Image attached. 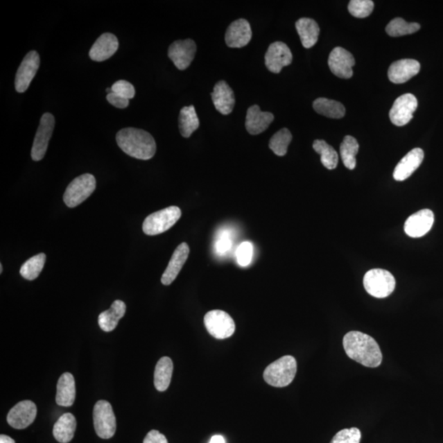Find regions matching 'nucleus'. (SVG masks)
<instances>
[{
    "mask_svg": "<svg viewBox=\"0 0 443 443\" xmlns=\"http://www.w3.org/2000/svg\"><path fill=\"white\" fill-rule=\"evenodd\" d=\"M343 347L348 357L369 368L382 364L383 355L377 342L365 334L352 331L344 336Z\"/></svg>",
    "mask_w": 443,
    "mask_h": 443,
    "instance_id": "nucleus-1",
    "label": "nucleus"
},
{
    "mask_svg": "<svg viewBox=\"0 0 443 443\" xmlns=\"http://www.w3.org/2000/svg\"><path fill=\"white\" fill-rule=\"evenodd\" d=\"M120 149L131 157L148 160L154 157L156 143L145 130L127 128L120 130L116 136Z\"/></svg>",
    "mask_w": 443,
    "mask_h": 443,
    "instance_id": "nucleus-2",
    "label": "nucleus"
},
{
    "mask_svg": "<svg viewBox=\"0 0 443 443\" xmlns=\"http://www.w3.org/2000/svg\"><path fill=\"white\" fill-rule=\"evenodd\" d=\"M297 361L292 356H285L267 367L263 379L275 388H284L292 383L297 374Z\"/></svg>",
    "mask_w": 443,
    "mask_h": 443,
    "instance_id": "nucleus-3",
    "label": "nucleus"
},
{
    "mask_svg": "<svg viewBox=\"0 0 443 443\" xmlns=\"http://www.w3.org/2000/svg\"><path fill=\"white\" fill-rule=\"evenodd\" d=\"M366 292L376 298H386L395 290V277L385 270L374 268L366 272L364 277Z\"/></svg>",
    "mask_w": 443,
    "mask_h": 443,
    "instance_id": "nucleus-4",
    "label": "nucleus"
},
{
    "mask_svg": "<svg viewBox=\"0 0 443 443\" xmlns=\"http://www.w3.org/2000/svg\"><path fill=\"white\" fill-rule=\"evenodd\" d=\"M182 216L181 209L177 207H170L151 214L143 223V232L148 236L162 234L167 232Z\"/></svg>",
    "mask_w": 443,
    "mask_h": 443,
    "instance_id": "nucleus-5",
    "label": "nucleus"
},
{
    "mask_svg": "<svg viewBox=\"0 0 443 443\" xmlns=\"http://www.w3.org/2000/svg\"><path fill=\"white\" fill-rule=\"evenodd\" d=\"M96 188V177L85 173L75 178L67 187L64 200L67 207L75 208L89 198Z\"/></svg>",
    "mask_w": 443,
    "mask_h": 443,
    "instance_id": "nucleus-6",
    "label": "nucleus"
},
{
    "mask_svg": "<svg viewBox=\"0 0 443 443\" xmlns=\"http://www.w3.org/2000/svg\"><path fill=\"white\" fill-rule=\"evenodd\" d=\"M94 427L97 435L103 440H110L116 432V418L109 401H98L94 407Z\"/></svg>",
    "mask_w": 443,
    "mask_h": 443,
    "instance_id": "nucleus-7",
    "label": "nucleus"
},
{
    "mask_svg": "<svg viewBox=\"0 0 443 443\" xmlns=\"http://www.w3.org/2000/svg\"><path fill=\"white\" fill-rule=\"evenodd\" d=\"M204 322L205 328L214 338L226 339L235 333V322L225 311L218 310L209 311L205 315Z\"/></svg>",
    "mask_w": 443,
    "mask_h": 443,
    "instance_id": "nucleus-8",
    "label": "nucleus"
},
{
    "mask_svg": "<svg viewBox=\"0 0 443 443\" xmlns=\"http://www.w3.org/2000/svg\"><path fill=\"white\" fill-rule=\"evenodd\" d=\"M55 126V119L51 114L46 113L42 115L31 150V158L34 161L42 160L46 155Z\"/></svg>",
    "mask_w": 443,
    "mask_h": 443,
    "instance_id": "nucleus-9",
    "label": "nucleus"
},
{
    "mask_svg": "<svg viewBox=\"0 0 443 443\" xmlns=\"http://www.w3.org/2000/svg\"><path fill=\"white\" fill-rule=\"evenodd\" d=\"M417 107V98L412 94H405L397 98L389 113L391 122L397 127L405 126L413 119Z\"/></svg>",
    "mask_w": 443,
    "mask_h": 443,
    "instance_id": "nucleus-10",
    "label": "nucleus"
},
{
    "mask_svg": "<svg viewBox=\"0 0 443 443\" xmlns=\"http://www.w3.org/2000/svg\"><path fill=\"white\" fill-rule=\"evenodd\" d=\"M196 44L191 39L176 40L168 48V55L179 70H185L194 60Z\"/></svg>",
    "mask_w": 443,
    "mask_h": 443,
    "instance_id": "nucleus-11",
    "label": "nucleus"
},
{
    "mask_svg": "<svg viewBox=\"0 0 443 443\" xmlns=\"http://www.w3.org/2000/svg\"><path fill=\"white\" fill-rule=\"evenodd\" d=\"M40 59L37 51H31L22 60L15 78V88L19 93H24L28 89L31 80L39 69Z\"/></svg>",
    "mask_w": 443,
    "mask_h": 443,
    "instance_id": "nucleus-12",
    "label": "nucleus"
},
{
    "mask_svg": "<svg viewBox=\"0 0 443 443\" xmlns=\"http://www.w3.org/2000/svg\"><path fill=\"white\" fill-rule=\"evenodd\" d=\"M356 62L351 53L342 47H336L330 53L329 66L331 71L342 79L351 78Z\"/></svg>",
    "mask_w": 443,
    "mask_h": 443,
    "instance_id": "nucleus-13",
    "label": "nucleus"
},
{
    "mask_svg": "<svg viewBox=\"0 0 443 443\" xmlns=\"http://www.w3.org/2000/svg\"><path fill=\"white\" fill-rule=\"evenodd\" d=\"M293 56L284 42L272 43L266 55V65L272 73H279L284 67L292 64Z\"/></svg>",
    "mask_w": 443,
    "mask_h": 443,
    "instance_id": "nucleus-14",
    "label": "nucleus"
},
{
    "mask_svg": "<svg viewBox=\"0 0 443 443\" xmlns=\"http://www.w3.org/2000/svg\"><path fill=\"white\" fill-rule=\"evenodd\" d=\"M37 415V406L31 401H20L8 414V423L11 427L24 429L34 422Z\"/></svg>",
    "mask_w": 443,
    "mask_h": 443,
    "instance_id": "nucleus-15",
    "label": "nucleus"
},
{
    "mask_svg": "<svg viewBox=\"0 0 443 443\" xmlns=\"http://www.w3.org/2000/svg\"><path fill=\"white\" fill-rule=\"evenodd\" d=\"M434 223V214L431 209H424L406 219L404 230L407 235L418 238L426 235Z\"/></svg>",
    "mask_w": 443,
    "mask_h": 443,
    "instance_id": "nucleus-16",
    "label": "nucleus"
},
{
    "mask_svg": "<svg viewBox=\"0 0 443 443\" xmlns=\"http://www.w3.org/2000/svg\"><path fill=\"white\" fill-rule=\"evenodd\" d=\"M252 37V31L247 20L241 19L232 22L225 34L227 46L243 48L247 46Z\"/></svg>",
    "mask_w": 443,
    "mask_h": 443,
    "instance_id": "nucleus-17",
    "label": "nucleus"
},
{
    "mask_svg": "<svg viewBox=\"0 0 443 443\" xmlns=\"http://www.w3.org/2000/svg\"><path fill=\"white\" fill-rule=\"evenodd\" d=\"M274 120V114L261 111L258 105H252L246 113L245 128L250 135H259L266 131Z\"/></svg>",
    "mask_w": 443,
    "mask_h": 443,
    "instance_id": "nucleus-18",
    "label": "nucleus"
},
{
    "mask_svg": "<svg viewBox=\"0 0 443 443\" xmlns=\"http://www.w3.org/2000/svg\"><path fill=\"white\" fill-rule=\"evenodd\" d=\"M119 40L112 33H105L94 43L89 56L93 61L103 62L110 59L117 52Z\"/></svg>",
    "mask_w": 443,
    "mask_h": 443,
    "instance_id": "nucleus-19",
    "label": "nucleus"
},
{
    "mask_svg": "<svg viewBox=\"0 0 443 443\" xmlns=\"http://www.w3.org/2000/svg\"><path fill=\"white\" fill-rule=\"evenodd\" d=\"M420 71V64L415 60H401L392 62L388 69V78L395 84H402L417 75Z\"/></svg>",
    "mask_w": 443,
    "mask_h": 443,
    "instance_id": "nucleus-20",
    "label": "nucleus"
},
{
    "mask_svg": "<svg viewBox=\"0 0 443 443\" xmlns=\"http://www.w3.org/2000/svg\"><path fill=\"white\" fill-rule=\"evenodd\" d=\"M424 157V150L420 148H415L410 150L397 165L393 172L394 179L396 181L402 182L410 177L422 165Z\"/></svg>",
    "mask_w": 443,
    "mask_h": 443,
    "instance_id": "nucleus-21",
    "label": "nucleus"
},
{
    "mask_svg": "<svg viewBox=\"0 0 443 443\" xmlns=\"http://www.w3.org/2000/svg\"><path fill=\"white\" fill-rule=\"evenodd\" d=\"M211 97L214 107L221 114L228 115L234 110V92L225 80H220L214 86Z\"/></svg>",
    "mask_w": 443,
    "mask_h": 443,
    "instance_id": "nucleus-22",
    "label": "nucleus"
},
{
    "mask_svg": "<svg viewBox=\"0 0 443 443\" xmlns=\"http://www.w3.org/2000/svg\"><path fill=\"white\" fill-rule=\"evenodd\" d=\"M190 248L186 243L179 245L173 252V257L168 263L166 270L164 271L161 281L165 286H168L177 279L179 272H181L183 266L189 257Z\"/></svg>",
    "mask_w": 443,
    "mask_h": 443,
    "instance_id": "nucleus-23",
    "label": "nucleus"
},
{
    "mask_svg": "<svg viewBox=\"0 0 443 443\" xmlns=\"http://www.w3.org/2000/svg\"><path fill=\"white\" fill-rule=\"evenodd\" d=\"M126 304L122 301H115L108 311L102 312L98 315V325L105 332H111L117 328L119 322L126 313Z\"/></svg>",
    "mask_w": 443,
    "mask_h": 443,
    "instance_id": "nucleus-24",
    "label": "nucleus"
},
{
    "mask_svg": "<svg viewBox=\"0 0 443 443\" xmlns=\"http://www.w3.org/2000/svg\"><path fill=\"white\" fill-rule=\"evenodd\" d=\"M75 398L76 384L73 375L70 373L62 374L57 385L56 403L60 406H71Z\"/></svg>",
    "mask_w": 443,
    "mask_h": 443,
    "instance_id": "nucleus-25",
    "label": "nucleus"
},
{
    "mask_svg": "<svg viewBox=\"0 0 443 443\" xmlns=\"http://www.w3.org/2000/svg\"><path fill=\"white\" fill-rule=\"evenodd\" d=\"M295 28L304 47L310 49L315 46L319 39L320 29L314 19L302 17L295 22Z\"/></svg>",
    "mask_w": 443,
    "mask_h": 443,
    "instance_id": "nucleus-26",
    "label": "nucleus"
},
{
    "mask_svg": "<svg viewBox=\"0 0 443 443\" xmlns=\"http://www.w3.org/2000/svg\"><path fill=\"white\" fill-rule=\"evenodd\" d=\"M77 428V420L71 413L62 415L53 426V437L58 442L68 443L73 440Z\"/></svg>",
    "mask_w": 443,
    "mask_h": 443,
    "instance_id": "nucleus-27",
    "label": "nucleus"
},
{
    "mask_svg": "<svg viewBox=\"0 0 443 443\" xmlns=\"http://www.w3.org/2000/svg\"><path fill=\"white\" fill-rule=\"evenodd\" d=\"M173 364L169 357L161 358L155 370V387L159 392L166 391L171 383Z\"/></svg>",
    "mask_w": 443,
    "mask_h": 443,
    "instance_id": "nucleus-28",
    "label": "nucleus"
},
{
    "mask_svg": "<svg viewBox=\"0 0 443 443\" xmlns=\"http://www.w3.org/2000/svg\"><path fill=\"white\" fill-rule=\"evenodd\" d=\"M181 135L189 138L200 127V120L193 105L183 107L178 119Z\"/></svg>",
    "mask_w": 443,
    "mask_h": 443,
    "instance_id": "nucleus-29",
    "label": "nucleus"
},
{
    "mask_svg": "<svg viewBox=\"0 0 443 443\" xmlns=\"http://www.w3.org/2000/svg\"><path fill=\"white\" fill-rule=\"evenodd\" d=\"M313 108L318 114L330 119H342L346 114V109L341 103L327 98H317L313 103Z\"/></svg>",
    "mask_w": 443,
    "mask_h": 443,
    "instance_id": "nucleus-30",
    "label": "nucleus"
},
{
    "mask_svg": "<svg viewBox=\"0 0 443 443\" xmlns=\"http://www.w3.org/2000/svg\"><path fill=\"white\" fill-rule=\"evenodd\" d=\"M359 144L356 139L351 137H345L341 146H340V153L345 167L348 169H355L356 166V156L359 151Z\"/></svg>",
    "mask_w": 443,
    "mask_h": 443,
    "instance_id": "nucleus-31",
    "label": "nucleus"
},
{
    "mask_svg": "<svg viewBox=\"0 0 443 443\" xmlns=\"http://www.w3.org/2000/svg\"><path fill=\"white\" fill-rule=\"evenodd\" d=\"M313 148L320 155L321 163L326 168L333 170L337 168L338 155L333 147L323 140H316L313 143Z\"/></svg>",
    "mask_w": 443,
    "mask_h": 443,
    "instance_id": "nucleus-32",
    "label": "nucleus"
},
{
    "mask_svg": "<svg viewBox=\"0 0 443 443\" xmlns=\"http://www.w3.org/2000/svg\"><path fill=\"white\" fill-rule=\"evenodd\" d=\"M46 256L44 253L37 254L26 261L21 267L20 274L25 279L33 281L37 279L46 263Z\"/></svg>",
    "mask_w": 443,
    "mask_h": 443,
    "instance_id": "nucleus-33",
    "label": "nucleus"
},
{
    "mask_svg": "<svg viewBox=\"0 0 443 443\" xmlns=\"http://www.w3.org/2000/svg\"><path fill=\"white\" fill-rule=\"evenodd\" d=\"M419 29L420 25L419 24H416V22L409 24V22H406L403 19L397 17V19H394L389 22L386 28V31L390 37H402V35L417 33Z\"/></svg>",
    "mask_w": 443,
    "mask_h": 443,
    "instance_id": "nucleus-34",
    "label": "nucleus"
},
{
    "mask_svg": "<svg viewBox=\"0 0 443 443\" xmlns=\"http://www.w3.org/2000/svg\"><path fill=\"white\" fill-rule=\"evenodd\" d=\"M292 140V133L288 128H283L271 137L268 146L276 155L284 156L288 153V148Z\"/></svg>",
    "mask_w": 443,
    "mask_h": 443,
    "instance_id": "nucleus-35",
    "label": "nucleus"
},
{
    "mask_svg": "<svg viewBox=\"0 0 443 443\" xmlns=\"http://www.w3.org/2000/svg\"><path fill=\"white\" fill-rule=\"evenodd\" d=\"M374 3L371 0H351L349 3L348 10L352 16L358 19H365L372 13Z\"/></svg>",
    "mask_w": 443,
    "mask_h": 443,
    "instance_id": "nucleus-36",
    "label": "nucleus"
},
{
    "mask_svg": "<svg viewBox=\"0 0 443 443\" xmlns=\"http://www.w3.org/2000/svg\"><path fill=\"white\" fill-rule=\"evenodd\" d=\"M361 432L359 428H345L333 437L330 443H360Z\"/></svg>",
    "mask_w": 443,
    "mask_h": 443,
    "instance_id": "nucleus-37",
    "label": "nucleus"
},
{
    "mask_svg": "<svg viewBox=\"0 0 443 443\" xmlns=\"http://www.w3.org/2000/svg\"><path fill=\"white\" fill-rule=\"evenodd\" d=\"M236 261L240 266H248L252 261L253 245L249 241H244L236 249Z\"/></svg>",
    "mask_w": 443,
    "mask_h": 443,
    "instance_id": "nucleus-38",
    "label": "nucleus"
},
{
    "mask_svg": "<svg viewBox=\"0 0 443 443\" xmlns=\"http://www.w3.org/2000/svg\"><path fill=\"white\" fill-rule=\"evenodd\" d=\"M232 245V238L231 232L228 230L222 231L220 234L218 235L216 245V252L218 254H225L229 252Z\"/></svg>",
    "mask_w": 443,
    "mask_h": 443,
    "instance_id": "nucleus-39",
    "label": "nucleus"
},
{
    "mask_svg": "<svg viewBox=\"0 0 443 443\" xmlns=\"http://www.w3.org/2000/svg\"><path fill=\"white\" fill-rule=\"evenodd\" d=\"M111 89L112 92L117 94V95L120 96L128 98V100L134 98L136 95L135 87H133L132 84L127 82V80H118V82H116L113 86H112Z\"/></svg>",
    "mask_w": 443,
    "mask_h": 443,
    "instance_id": "nucleus-40",
    "label": "nucleus"
},
{
    "mask_svg": "<svg viewBox=\"0 0 443 443\" xmlns=\"http://www.w3.org/2000/svg\"><path fill=\"white\" fill-rule=\"evenodd\" d=\"M106 98L110 104L114 105L116 108L125 109L129 105V100L128 98L120 96L114 92L108 94Z\"/></svg>",
    "mask_w": 443,
    "mask_h": 443,
    "instance_id": "nucleus-41",
    "label": "nucleus"
},
{
    "mask_svg": "<svg viewBox=\"0 0 443 443\" xmlns=\"http://www.w3.org/2000/svg\"><path fill=\"white\" fill-rule=\"evenodd\" d=\"M143 443H168L166 437L157 431H151L147 433Z\"/></svg>",
    "mask_w": 443,
    "mask_h": 443,
    "instance_id": "nucleus-42",
    "label": "nucleus"
},
{
    "mask_svg": "<svg viewBox=\"0 0 443 443\" xmlns=\"http://www.w3.org/2000/svg\"><path fill=\"white\" fill-rule=\"evenodd\" d=\"M209 443H226L225 438L221 435H216L212 437Z\"/></svg>",
    "mask_w": 443,
    "mask_h": 443,
    "instance_id": "nucleus-43",
    "label": "nucleus"
},
{
    "mask_svg": "<svg viewBox=\"0 0 443 443\" xmlns=\"http://www.w3.org/2000/svg\"><path fill=\"white\" fill-rule=\"evenodd\" d=\"M0 443H16V442L10 437H8L7 435H3V434H1V436H0Z\"/></svg>",
    "mask_w": 443,
    "mask_h": 443,
    "instance_id": "nucleus-44",
    "label": "nucleus"
},
{
    "mask_svg": "<svg viewBox=\"0 0 443 443\" xmlns=\"http://www.w3.org/2000/svg\"><path fill=\"white\" fill-rule=\"evenodd\" d=\"M0 272H1V274L3 272V266L2 265H0Z\"/></svg>",
    "mask_w": 443,
    "mask_h": 443,
    "instance_id": "nucleus-45",
    "label": "nucleus"
}]
</instances>
